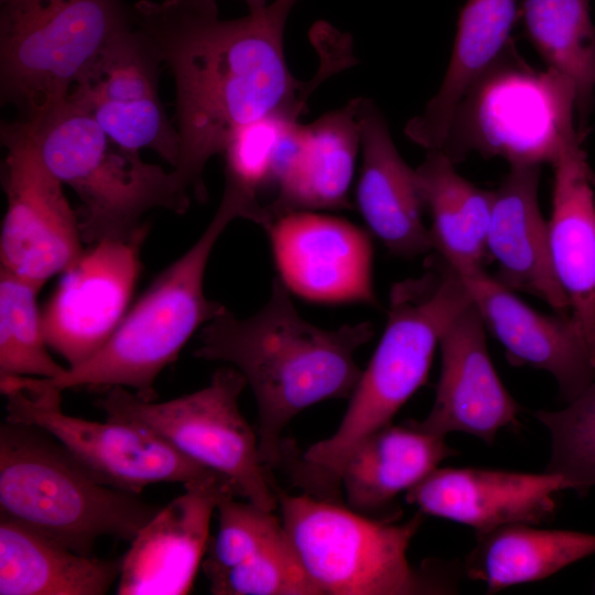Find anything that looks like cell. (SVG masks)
I'll return each instance as SVG.
<instances>
[{
	"label": "cell",
	"mask_w": 595,
	"mask_h": 595,
	"mask_svg": "<svg viewBox=\"0 0 595 595\" xmlns=\"http://www.w3.org/2000/svg\"><path fill=\"white\" fill-rule=\"evenodd\" d=\"M298 0H273L246 17L224 20L215 0H140L131 24L159 52L176 93L178 187L207 198L204 172L241 129L270 118L298 120L317 84L342 68L334 62L310 82L284 56L288 17Z\"/></svg>",
	"instance_id": "6da1fadb"
},
{
	"label": "cell",
	"mask_w": 595,
	"mask_h": 595,
	"mask_svg": "<svg viewBox=\"0 0 595 595\" xmlns=\"http://www.w3.org/2000/svg\"><path fill=\"white\" fill-rule=\"evenodd\" d=\"M374 333L370 322L334 329L307 322L275 278L255 314L240 318L226 307L202 327L194 356L244 376L257 402L260 456L270 469L281 459L282 432L298 414L350 397L361 374L355 354Z\"/></svg>",
	"instance_id": "7a4b0ae2"
},
{
	"label": "cell",
	"mask_w": 595,
	"mask_h": 595,
	"mask_svg": "<svg viewBox=\"0 0 595 595\" xmlns=\"http://www.w3.org/2000/svg\"><path fill=\"white\" fill-rule=\"evenodd\" d=\"M389 298L385 331L338 428L303 454L301 473L310 479L338 485L353 448L390 424L425 383L443 332L473 302L462 277L435 252L423 274L394 283Z\"/></svg>",
	"instance_id": "3957f363"
},
{
	"label": "cell",
	"mask_w": 595,
	"mask_h": 595,
	"mask_svg": "<svg viewBox=\"0 0 595 595\" xmlns=\"http://www.w3.org/2000/svg\"><path fill=\"white\" fill-rule=\"evenodd\" d=\"M161 508L97 480L41 428L1 423L0 518L93 555L99 538L131 542Z\"/></svg>",
	"instance_id": "277c9868"
},
{
	"label": "cell",
	"mask_w": 595,
	"mask_h": 595,
	"mask_svg": "<svg viewBox=\"0 0 595 595\" xmlns=\"http://www.w3.org/2000/svg\"><path fill=\"white\" fill-rule=\"evenodd\" d=\"M237 218L220 202L199 238L155 277L108 340L85 361L44 381L62 391L123 387L153 401L161 371L177 359L194 333L226 309L207 299L204 277L218 238Z\"/></svg>",
	"instance_id": "5b68a950"
},
{
	"label": "cell",
	"mask_w": 595,
	"mask_h": 595,
	"mask_svg": "<svg viewBox=\"0 0 595 595\" xmlns=\"http://www.w3.org/2000/svg\"><path fill=\"white\" fill-rule=\"evenodd\" d=\"M24 122L46 166L79 199L84 244L132 235L151 209H188L191 196L178 187L172 170L145 162L139 151L115 142L67 97Z\"/></svg>",
	"instance_id": "8992f818"
},
{
	"label": "cell",
	"mask_w": 595,
	"mask_h": 595,
	"mask_svg": "<svg viewBox=\"0 0 595 595\" xmlns=\"http://www.w3.org/2000/svg\"><path fill=\"white\" fill-rule=\"evenodd\" d=\"M575 102L569 79L536 71L509 43L461 100L440 151L454 164L475 151L509 165H552L582 147Z\"/></svg>",
	"instance_id": "52a82bcc"
},
{
	"label": "cell",
	"mask_w": 595,
	"mask_h": 595,
	"mask_svg": "<svg viewBox=\"0 0 595 595\" xmlns=\"http://www.w3.org/2000/svg\"><path fill=\"white\" fill-rule=\"evenodd\" d=\"M131 26L122 0H0V93L20 120L63 102L80 72Z\"/></svg>",
	"instance_id": "ba28073f"
},
{
	"label": "cell",
	"mask_w": 595,
	"mask_h": 595,
	"mask_svg": "<svg viewBox=\"0 0 595 595\" xmlns=\"http://www.w3.org/2000/svg\"><path fill=\"white\" fill-rule=\"evenodd\" d=\"M284 531L323 595H412L447 593L444 582L411 566L410 542L422 517L403 523L368 518L351 508L277 488Z\"/></svg>",
	"instance_id": "9c48e42d"
},
{
	"label": "cell",
	"mask_w": 595,
	"mask_h": 595,
	"mask_svg": "<svg viewBox=\"0 0 595 595\" xmlns=\"http://www.w3.org/2000/svg\"><path fill=\"white\" fill-rule=\"evenodd\" d=\"M247 386L234 367L217 369L208 385L192 393L156 402L123 387L104 391L96 404L107 420L143 426L194 462L227 477L244 499L278 509L277 486L263 464L258 434L239 409Z\"/></svg>",
	"instance_id": "30bf717a"
},
{
	"label": "cell",
	"mask_w": 595,
	"mask_h": 595,
	"mask_svg": "<svg viewBox=\"0 0 595 595\" xmlns=\"http://www.w3.org/2000/svg\"><path fill=\"white\" fill-rule=\"evenodd\" d=\"M6 420L32 424L56 439L100 483L139 495L158 483L182 485L220 475L138 424L66 414L62 390L43 378L0 379Z\"/></svg>",
	"instance_id": "8fae6325"
},
{
	"label": "cell",
	"mask_w": 595,
	"mask_h": 595,
	"mask_svg": "<svg viewBox=\"0 0 595 595\" xmlns=\"http://www.w3.org/2000/svg\"><path fill=\"white\" fill-rule=\"evenodd\" d=\"M6 155L1 183L7 198L0 234V266L40 289L83 255L77 212L64 184L43 161L22 120L1 128Z\"/></svg>",
	"instance_id": "7c38bea8"
},
{
	"label": "cell",
	"mask_w": 595,
	"mask_h": 595,
	"mask_svg": "<svg viewBox=\"0 0 595 595\" xmlns=\"http://www.w3.org/2000/svg\"><path fill=\"white\" fill-rule=\"evenodd\" d=\"M162 64L151 41L131 24L87 64L67 98L118 144L154 151L174 167L180 138L159 96Z\"/></svg>",
	"instance_id": "4fadbf2b"
},
{
	"label": "cell",
	"mask_w": 595,
	"mask_h": 595,
	"mask_svg": "<svg viewBox=\"0 0 595 595\" xmlns=\"http://www.w3.org/2000/svg\"><path fill=\"white\" fill-rule=\"evenodd\" d=\"M150 225L130 236L88 246L62 277L42 310L50 349L74 367L93 356L129 310Z\"/></svg>",
	"instance_id": "5bb4252c"
},
{
	"label": "cell",
	"mask_w": 595,
	"mask_h": 595,
	"mask_svg": "<svg viewBox=\"0 0 595 595\" xmlns=\"http://www.w3.org/2000/svg\"><path fill=\"white\" fill-rule=\"evenodd\" d=\"M278 279L321 304H377L369 231L314 210L281 215L266 227Z\"/></svg>",
	"instance_id": "9a60e30c"
},
{
	"label": "cell",
	"mask_w": 595,
	"mask_h": 595,
	"mask_svg": "<svg viewBox=\"0 0 595 595\" xmlns=\"http://www.w3.org/2000/svg\"><path fill=\"white\" fill-rule=\"evenodd\" d=\"M184 493L138 532L121 558L119 595H183L191 592L220 500L239 496L223 475L183 485Z\"/></svg>",
	"instance_id": "2e32d148"
},
{
	"label": "cell",
	"mask_w": 595,
	"mask_h": 595,
	"mask_svg": "<svg viewBox=\"0 0 595 595\" xmlns=\"http://www.w3.org/2000/svg\"><path fill=\"white\" fill-rule=\"evenodd\" d=\"M358 102L351 99L309 125L295 121L286 128L272 167L274 196L266 206L267 225L291 212L350 208L360 145Z\"/></svg>",
	"instance_id": "e0dca14e"
},
{
	"label": "cell",
	"mask_w": 595,
	"mask_h": 595,
	"mask_svg": "<svg viewBox=\"0 0 595 595\" xmlns=\"http://www.w3.org/2000/svg\"><path fill=\"white\" fill-rule=\"evenodd\" d=\"M441 374L435 399L419 429L445 436L462 432L493 443L497 432L517 422L520 408L490 360L486 327L472 302L443 332Z\"/></svg>",
	"instance_id": "ac0fdd59"
},
{
	"label": "cell",
	"mask_w": 595,
	"mask_h": 595,
	"mask_svg": "<svg viewBox=\"0 0 595 595\" xmlns=\"http://www.w3.org/2000/svg\"><path fill=\"white\" fill-rule=\"evenodd\" d=\"M461 277L511 361L549 372L566 403L595 381V357L571 314L536 311L485 269Z\"/></svg>",
	"instance_id": "d6986e66"
},
{
	"label": "cell",
	"mask_w": 595,
	"mask_h": 595,
	"mask_svg": "<svg viewBox=\"0 0 595 595\" xmlns=\"http://www.w3.org/2000/svg\"><path fill=\"white\" fill-rule=\"evenodd\" d=\"M564 489L567 482L555 473L436 467L407 491L405 500L422 513L486 532L508 523H540L552 516L554 495Z\"/></svg>",
	"instance_id": "ffe728a7"
},
{
	"label": "cell",
	"mask_w": 595,
	"mask_h": 595,
	"mask_svg": "<svg viewBox=\"0 0 595 595\" xmlns=\"http://www.w3.org/2000/svg\"><path fill=\"white\" fill-rule=\"evenodd\" d=\"M358 121L363 163L356 203L369 234L396 257L431 253L415 170L398 152L386 119L370 99L359 98Z\"/></svg>",
	"instance_id": "44dd1931"
},
{
	"label": "cell",
	"mask_w": 595,
	"mask_h": 595,
	"mask_svg": "<svg viewBox=\"0 0 595 595\" xmlns=\"http://www.w3.org/2000/svg\"><path fill=\"white\" fill-rule=\"evenodd\" d=\"M541 165L513 164L494 190L487 232L494 277L511 291L532 294L556 313L571 314L551 261L549 227L539 206Z\"/></svg>",
	"instance_id": "7402d4cb"
},
{
	"label": "cell",
	"mask_w": 595,
	"mask_h": 595,
	"mask_svg": "<svg viewBox=\"0 0 595 595\" xmlns=\"http://www.w3.org/2000/svg\"><path fill=\"white\" fill-rule=\"evenodd\" d=\"M553 167L549 245L555 278L595 357L594 172L582 147Z\"/></svg>",
	"instance_id": "603a6c76"
},
{
	"label": "cell",
	"mask_w": 595,
	"mask_h": 595,
	"mask_svg": "<svg viewBox=\"0 0 595 595\" xmlns=\"http://www.w3.org/2000/svg\"><path fill=\"white\" fill-rule=\"evenodd\" d=\"M456 454L445 436L423 431L412 421L390 423L353 448L339 470L338 485L348 507L367 515L387 507Z\"/></svg>",
	"instance_id": "cb8c5ba5"
},
{
	"label": "cell",
	"mask_w": 595,
	"mask_h": 595,
	"mask_svg": "<svg viewBox=\"0 0 595 595\" xmlns=\"http://www.w3.org/2000/svg\"><path fill=\"white\" fill-rule=\"evenodd\" d=\"M516 15V0H467L442 85L404 128L411 141L428 151L443 148L461 100L509 44Z\"/></svg>",
	"instance_id": "d4e9b609"
},
{
	"label": "cell",
	"mask_w": 595,
	"mask_h": 595,
	"mask_svg": "<svg viewBox=\"0 0 595 595\" xmlns=\"http://www.w3.org/2000/svg\"><path fill=\"white\" fill-rule=\"evenodd\" d=\"M415 173L431 217L433 252L459 275L484 270L489 261L487 232L494 191L477 187L461 176L440 150L428 151Z\"/></svg>",
	"instance_id": "484cf974"
},
{
	"label": "cell",
	"mask_w": 595,
	"mask_h": 595,
	"mask_svg": "<svg viewBox=\"0 0 595 595\" xmlns=\"http://www.w3.org/2000/svg\"><path fill=\"white\" fill-rule=\"evenodd\" d=\"M120 570L0 518V595H104Z\"/></svg>",
	"instance_id": "4316f807"
},
{
	"label": "cell",
	"mask_w": 595,
	"mask_h": 595,
	"mask_svg": "<svg viewBox=\"0 0 595 595\" xmlns=\"http://www.w3.org/2000/svg\"><path fill=\"white\" fill-rule=\"evenodd\" d=\"M533 526L508 523L476 532V544L466 558L467 576L484 582L493 594L543 580L595 554L593 533Z\"/></svg>",
	"instance_id": "83f0119b"
},
{
	"label": "cell",
	"mask_w": 595,
	"mask_h": 595,
	"mask_svg": "<svg viewBox=\"0 0 595 595\" xmlns=\"http://www.w3.org/2000/svg\"><path fill=\"white\" fill-rule=\"evenodd\" d=\"M526 33L548 68L575 89L576 127L583 141L595 102V28L589 0H523Z\"/></svg>",
	"instance_id": "f1b7e54d"
},
{
	"label": "cell",
	"mask_w": 595,
	"mask_h": 595,
	"mask_svg": "<svg viewBox=\"0 0 595 595\" xmlns=\"http://www.w3.org/2000/svg\"><path fill=\"white\" fill-rule=\"evenodd\" d=\"M40 290L0 269V379H52L66 369L48 351L36 302Z\"/></svg>",
	"instance_id": "f546056e"
},
{
	"label": "cell",
	"mask_w": 595,
	"mask_h": 595,
	"mask_svg": "<svg viewBox=\"0 0 595 595\" xmlns=\"http://www.w3.org/2000/svg\"><path fill=\"white\" fill-rule=\"evenodd\" d=\"M551 436L545 472L562 476L570 489L585 495L595 486V381L565 408L538 411Z\"/></svg>",
	"instance_id": "4dcf8cb0"
},
{
	"label": "cell",
	"mask_w": 595,
	"mask_h": 595,
	"mask_svg": "<svg viewBox=\"0 0 595 595\" xmlns=\"http://www.w3.org/2000/svg\"><path fill=\"white\" fill-rule=\"evenodd\" d=\"M207 580L214 595H323L285 531L247 561Z\"/></svg>",
	"instance_id": "1f68e13d"
},
{
	"label": "cell",
	"mask_w": 595,
	"mask_h": 595,
	"mask_svg": "<svg viewBox=\"0 0 595 595\" xmlns=\"http://www.w3.org/2000/svg\"><path fill=\"white\" fill-rule=\"evenodd\" d=\"M230 495L217 506L218 528L209 537L202 569L209 578L253 556L284 533L281 518Z\"/></svg>",
	"instance_id": "d6a6232c"
},
{
	"label": "cell",
	"mask_w": 595,
	"mask_h": 595,
	"mask_svg": "<svg viewBox=\"0 0 595 595\" xmlns=\"http://www.w3.org/2000/svg\"><path fill=\"white\" fill-rule=\"evenodd\" d=\"M244 1L247 3L249 11L262 8L267 4V0H244Z\"/></svg>",
	"instance_id": "836d02e7"
},
{
	"label": "cell",
	"mask_w": 595,
	"mask_h": 595,
	"mask_svg": "<svg viewBox=\"0 0 595 595\" xmlns=\"http://www.w3.org/2000/svg\"><path fill=\"white\" fill-rule=\"evenodd\" d=\"M593 186H594V190H595V180H594V182H593Z\"/></svg>",
	"instance_id": "e575fe53"
},
{
	"label": "cell",
	"mask_w": 595,
	"mask_h": 595,
	"mask_svg": "<svg viewBox=\"0 0 595 595\" xmlns=\"http://www.w3.org/2000/svg\"><path fill=\"white\" fill-rule=\"evenodd\" d=\"M595 589V588H594Z\"/></svg>",
	"instance_id": "d590c367"
}]
</instances>
